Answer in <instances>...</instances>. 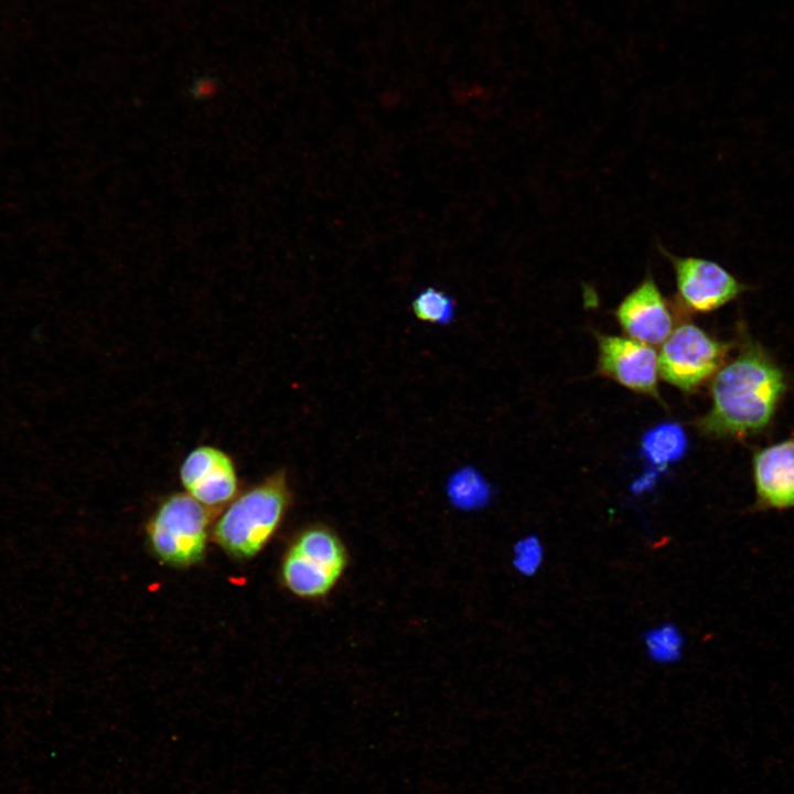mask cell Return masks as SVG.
Segmentation results:
<instances>
[{"label": "cell", "mask_w": 794, "mask_h": 794, "mask_svg": "<svg viewBox=\"0 0 794 794\" xmlns=\"http://www.w3.org/2000/svg\"><path fill=\"white\" fill-rule=\"evenodd\" d=\"M710 380V408L696 427L716 439L742 440L764 432L788 388L784 369L747 333L736 355Z\"/></svg>", "instance_id": "1"}, {"label": "cell", "mask_w": 794, "mask_h": 794, "mask_svg": "<svg viewBox=\"0 0 794 794\" xmlns=\"http://www.w3.org/2000/svg\"><path fill=\"white\" fill-rule=\"evenodd\" d=\"M290 502L285 473H273L236 495L215 523L213 537L229 556L251 558L273 537Z\"/></svg>", "instance_id": "2"}, {"label": "cell", "mask_w": 794, "mask_h": 794, "mask_svg": "<svg viewBox=\"0 0 794 794\" xmlns=\"http://www.w3.org/2000/svg\"><path fill=\"white\" fill-rule=\"evenodd\" d=\"M348 564L346 547L329 526L302 529L287 548L280 576L285 588L303 600L328 597L342 579Z\"/></svg>", "instance_id": "3"}, {"label": "cell", "mask_w": 794, "mask_h": 794, "mask_svg": "<svg viewBox=\"0 0 794 794\" xmlns=\"http://www.w3.org/2000/svg\"><path fill=\"white\" fill-rule=\"evenodd\" d=\"M210 511L186 493L165 497L146 527L152 552L173 567L198 562L206 550Z\"/></svg>", "instance_id": "4"}, {"label": "cell", "mask_w": 794, "mask_h": 794, "mask_svg": "<svg viewBox=\"0 0 794 794\" xmlns=\"http://www.w3.org/2000/svg\"><path fill=\"white\" fill-rule=\"evenodd\" d=\"M731 344L693 322H683L663 343L658 354L659 376L684 393L695 391L725 364Z\"/></svg>", "instance_id": "5"}, {"label": "cell", "mask_w": 794, "mask_h": 794, "mask_svg": "<svg viewBox=\"0 0 794 794\" xmlns=\"http://www.w3.org/2000/svg\"><path fill=\"white\" fill-rule=\"evenodd\" d=\"M674 269L677 302L693 313L713 312L749 289L720 264L700 257H679L663 250Z\"/></svg>", "instance_id": "6"}, {"label": "cell", "mask_w": 794, "mask_h": 794, "mask_svg": "<svg viewBox=\"0 0 794 794\" xmlns=\"http://www.w3.org/2000/svg\"><path fill=\"white\" fill-rule=\"evenodd\" d=\"M598 372L634 393L659 400L658 354L629 336L597 334Z\"/></svg>", "instance_id": "7"}, {"label": "cell", "mask_w": 794, "mask_h": 794, "mask_svg": "<svg viewBox=\"0 0 794 794\" xmlns=\"http://www.w3.org/2000/svg\"><path fill=\"white\" fill-rule=\"evenodd\" d=\"M179 475L185 493L208 509L223 507L237 495L238 476L234 461L214 446L191 450L180 465Z\"/></svg>", "instance_id": "8"}, {"label": "cell", "mask_w": 794, "mask_h": 794, "mask_svg": "<svg viewBox=\"0 0 794 794\" xmlns=\"http://www.w3.org/2000/svg\"><path fill=\"white\" fill-rule=\"evenodd\" d=\"M615 318L629 337L650 346L663 344L675 324L670 303L651 275L622 299Z\"/></svg>", "instance_id": "9"}, {"label": "cell", "mask_w": 794, "mask_h": 794, "mask_svg": "<svg viewBox=\"0 0 794 794\" xmlns=\"http://www.w3.org/2000/svg\"><path fill=\"white\" fill-rule=\"evenodd\" d=\"M751 466L755 500L750 511L794 508V436L755 449Z\"/></svg>", "instance_id": "10"}, {"label": "cell", "mask_w": 794, "mask_h": 794, "mask_svg": "<svg viewBox=\"0 0 794 794\" xmlns=\"http://www.w3.org/2000/svg\"><path fill=\"white\" fill-rule=\"evenodd\" d=\"M688 439L684 428L673 421L661 422L646 430L641 439V454L652 470L662 473L686 453Z\"/></svg>", "instance_id": "11"}, {"label": "cell", "mask_w": 794, "mask_h": 794, "mask_svg": "<svg viewBox=\"0 0 794 794\" xmlns=\"http://www.w3.org/2000/svg\"><path fill=\"white\" fill-rule=\"evenodd\" d=\"M643 643L652 661L668 664L679 659L683 653L684 637L676 625L663 623L647 630Z\"/></svg>", "instance_id": "12"}, {"label": "cell", "mask_w": 794, "mask_h": 794, "mask_svg": "<svg viewBox=\"0 0 794 794\" xmlns=\"http://www.w3.org/2000/svg\"><path fill=\"white\" fill-rule=\"evenodd\" d=\"M417 319L434 324L448 323L454 313V302L446 292L436 288L421 290L412 301Z\"/></svg>", "instance_id": "13"}, {"label": "cell", "mask_w": 794, "mask_h": 794, "mask_svg": "<svg viewBox=\"0 0 794 794\" xmlns=\"http://www.w3.org/2000/svg\"><path fill=\"white\" fill-rule=\"evenodd\" d=\"M543 560L544 547L539 538L527 536L516 545L514 564L521 573L534 575L540 568Z\"/></svg>", "instance_id": "14"}]
</instances>
